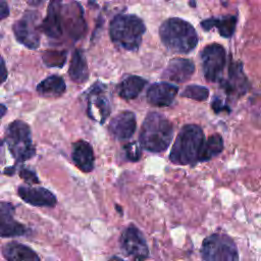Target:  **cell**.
I'll use <instances>...</instances> for the list:
<instances>
[{"label":"cell","instance_id":"8","mask_svg":"<svg viewBox=\"0 0 261 261\" xmlns=\"http://www.w3.org/2000/svg\"><path fill=\"white\" fill-rule=\"evenodd\" d=\"M110 112V100L105 85L101 83L94 84L87 95L88 116L102 124L108 118Z\"/></svg>","mask_w":261,"mask_h":261},{"label":"cell","instance_id":"17","mask_svg":"<svg viewBox=\"0 0 261 261\" xmlns=\"http://www.w3.org/2000/svg\"><path fill=\"white\" fill-rule=\"evenodd\" d=\"M136 115L132 111H122L109 123V132L118 140L129 139L136 130Z\"/></svg>","mask_w":261,"mask_h":261},{"label":"cell","instance_id":"20","mask_svg":"<svg viewBox=\"0 0 261 261\" xmlns=\"http://www.w3.org/2000/svg\"><path fill=\"white\" fill-rule=\"evenodd\" d=\"M237 25V17L233 15H225L221 17H211L203 20L201 27L205 31H210L212 28H216L220 36L229 38L233 35Z\"/></svg>","mask_w":261,"mask_h":261},{"label":"cell","instance_id":"16","mask_svg":"<svg viewBox=\"0 0 261 261\" xmlns=\"http://www.w3.org/2000/svg\"><path fill=\"white\" fill-rule=\"evenodd\" d=\"M194 71L195 64L192 60L186 58H173L163 70L161 77L169 82L184 83L193 75Z\"/></svg>","mask_w":261,"mask_h":261},{"label":"cell","instance_id":"31","mask_svg":"<svg viewBox=\"0 0 261 261\" xmlns=\"http://www.w3.org/2000/svg\"><path fill=\"white\" fill-rule=\"evenodd\" d=\"M6 111H7L6 106H5L4 104H0V119L4 116V114L6 113Z\"/></svg>","mask_w":261,"mask_h":261},{"label":"cell","instance_id":"2","mask_svg":"<svg viewBox=\"0 0 261 261\" xmlns=\"http://www.w3.org/2000/svg\"><path fill=\"white\" fill-rule=\"evenodd\" d=\"M172 138V123L161 113H148L143 121L139 136L142 147L149 152L159 153L166 150Z\"/></svg>","mask_w":261,"mask_h":261},{"label":"cell","instance_id":"32","mask_svg":"<svg viewBox=\"0 0 261 261\" xmlns=\"http://www.w3.org/2000/svg\"><path fill=\"white\" fill-rule=\"evenodd\" d=\"M109 261H125V260H123V259H122V258H120V257L113 256V257H111V258L109 259Z\"/></svg>","mask_w":261,"mask_h":261},{"label":"cell","instance_id":"7","mask_svg":"<svg viewBox=\"0 0 261 261\" xmlns=\"http://www.w3.org/2000/svg\"><path fill=\"white\" fill-rule=\"evenodd\" d=\"M203 73L210 83L220 82L226 62L225 50L220 44H210L200 53Z\"/></svg>","mask_w":261,"mask_h":261},{"label":"cell","instance_id":"14","mask_svg":"<svg viewBox=\"0 0 261 261\" xmlns=\"http://www.w3.org/2000/svg\"><path fill=\"white\" fill-rule=\"evenodd\" d=\"M18 196L27 203L38 207H54L57 203L55 196L43 187L20 186L17 189Z\"/></svg>","mask_w":261,"mask_h":261},{"label":"cell","instance_id":"15","mask_svg":"<svg viewBox=\"0 0 261 261\" xmlns=\"http://www.w3.org/2000/svg\"><path fill=\"white\" fill-rule=\"evenodd\" d=\"M40 30L49 38L57 39L62 35V12L61 2L52 1L49 3L47 14L40 24Z\"/></svg>","mask_w":261,"mask_h":261},{"label":"cell","instance_id":"33","mask_svg":"<svg viewBox=\"0 0 261 261\" xmlns=\"http://www.w3.org/2000/svg\"><path fill=\"white\" fill-rule=\"evenodd\" d=\"M116 210H117V211H119V213H120V214L122 213V212H121V208H120L119 206H117V205H116Z\"/></svg>","mask_w":261,"mask_h":261},{"label":"cell","instance_id":"3","mask_svg":"<svg viewBox=\"0 0 261 261\" xmlns=\"http://www.w3.org/2000/svg\"><path fill=\"white\" fill-rule=\"evenodd\" d=\"M205 142L204 133L197 124H186L179 130L170 151L169 159L174 164L188 165L199 162Z\"/></svg>","mask_w":261,"mask_h":261},{"label":"cell","instance_id":"29","mask_svg":"<svg viewBox=\"0 0 261 261\" xmlns=\"http://www.w3.org/2000/svg\"><path fill=\"white\" fill-rule=\"evenodd\" d=\"M6 79H7V69H6L4 60L0 55V85L3 84Z\"/></svg>","mask_w":261,"mask_h":261},{"label":"cell","instance_id":"28","mask_svg":"<svg viewBox=\"0 0 261 261\" xmlns=\"http://www.w3.org/2000/svg\"><path fill=\"white\" fill-rule=\"evenodd\" d=\"M19 176L22 179H24L27 182H30V184H38L39 182L38 176L36 175L35 171H33L31 169H28V168L21 169L20 172H19Z\"/></svg>","mask_w":261,"mask_h":261},{"label":"cell","instance_id":"24","mask_svg":"<svg viewBox=\"0 0 261 261\" xmlns=\"http://www.w3.org/2000/svg\"><path fill=\"white\" fill-rule=\"evenodd\" d=\"M223 150V140L220 135L214 134L210 136L203 144L199 161L205 162L210 160L211 158L217 156Z\"/></svg>","mask_w":261,"mask_h":261},{"label":"cell","instance_id":"23","mask_svg":"<svg viewBox=\"0 0 261 261\" xmlns=\"http://www.w3.org/2000/svg\"><path fill=\"white\" fill-rule=\"evenodd\" d=\"M68 74L71 81L77 84L85 83L89 77V69L83 51L76 49L71 57Z\"/></svg>","mask_w":261,"mask_h":261},{"label":"cell","instance_id":"5","mask_svg":"<svg viewBox=\"0 0 261 261\" xmlns=\"http://www.w3.org/2000/svg\"><path fill=\"white\" fill-rule=\"evenodd\" d=\"M8 149L16 162L20 163L35 155V147L29 125L21 120L12 121L6 132Z\"/></svg>","mask_w":261,"mask_h":261},{"label":"cell","instance_id":"4","mask_svg":"<svg viewBox=\"0 0 261 261\" xmlns=\"http://www.w3.org/2000/svg\"><path fill=\"white\" fill-rule=\"evenodd\" d=\"M146 31L143 20L134 14H119L112 18L109 35L114 44L128 50H138Z\"/></svg>","mask_w":261,"mask_h":261},{"label":"cell","instance_id":"18","mask_svg":"<svg viewBox=\"0 0 261 261\" xmlns=\"http://www.w3.org/2000/svg\"><path fill=\"white\" fill-rule=\"evenodd\" d=\"M72 160L77 168L84 172H90L94 168V152L92 146L83 140L76 141L72 145Z\"/></svg>","mask_w":261,"mask_h":261},{"label":"cell","instance_id":"10","mask_svg":"<svg viewBox=\"0 0 261 261\" xmlns=\"http://www.w3.org/2000/svg\"><path fill=\"white\" fill-rule=\"evenodd\" d=\"M120 246L127 255L138 260H144L149 256L146 240L141 230L134 225H129L121 233Z\"/></svg>","mask_w":261,"mask_h":261},{"label":"cell","instance_id":"11","mask_svg":"<svg viewBox=\"0 0 261 261\" xmlns=\"http://www.w3.org/2000/svg\"><path fill=\"white\" fill-rule=\"evenodd\" d=\"M220 83L223 91L228 97H241L249 88L248 80L243 71L242 64L232 60H230L229 64L228 77L226 80H221Z\"/></svg>","mask_w":261,"mask_h":261},{"label":"cell","instance_id":"21","mask_svg":"<svg viewBox=\"0 0 261 261\" xmlns=\"http://www.w3.org/2000/svg\"><path fill=\"white\" fill-rule=\"evenodd\" d=\"M66 90L64 80L56 74L50 75L43 80L37 86V92L46 98L60 97Z\"/></svg>","mask_w":261,"mask_h":261},{"label":"cell","instance_id":"30","mask_svg":"<svg viewBox=\"0 0 261 261\" xmlns=\"http://www.w3.org/2000/svg\"><path fill=\"white\" fill-rule=\"evenodd\" d=\"M9 14V7L6 2L0 1V20L6 18Z\"/></svg>","mask_w":261,"mask_h":261},{"label":"cell","instance_id":"1","mask_svg":"<svg viewBox=\"0 0 261 261\" xmlns=\"http://www.w3.org/2000/svg\"><path fill=\"white\" fill-rule=\"evenodd\" d=\"M159 36L167 50L173 53H189L198 44V35L194 27L179 17L164 20L159 28Z\"/></svg>","mask_w":261,"mask_h":261},{"label":"cell","instance_id":"22","mask_svg":"<svg viewBox=\"0 0 261 261\" xmlns=\"http://www.w3.org/2000/svg\"><path fill=\"white\" fill-rule=\"evenodd\" d=\"M146 84H147V81L141 76L128 75L124 80H122L120 84L117 86L118 95L122 99H126V100L135 99L142 92Z\"/></svg>","mask_w":261,"mask_h":261},{"label":"cell","instance_id":"25","mask_svg":"<svg viewBox=\"0 0 261 261\" xmlns=\"http://www.w3.org/2000/svg\"><path fill=\"white\" fill-rule=\"evenodd\" d=\"M180 95L182 97L194 99L197 101H205L209 96V90L203 86L190 85L185 88Z\"/></svg>","mask_w":261,"mask_h":261},{"label":"cell","instance_id":"26","mask_svg":"<svg viewBox=\"0 0 261 261\" xmlns=\"http://www.w3.org/2000/svg\"><path fill=\"white\" fill-rule=\"evenodd\" d=\"M66 60V51H46L43 54V61L50 67H62Z\"/></svg>","mask_w":261,"mask_h":261},{"label":"cell","instance_id":"19","mask_svg":"<svg viewBox=\"0 0 261 261\" xmlns=\"http://www.w3.org/2000/svg\"><path fill=\"white\" fill-rule=\"evenodd\" d=\"M2 254L7 261H41L33 249L17 242L7 243L2 249Z\"/></svg>","mask_w":261,"mask_h":261},{"label":"cell","instance_id":"6","mask_svg":"<svg viewBox=\"0 0 261 261\" xmlns=\"http://www.w3.org/2000/svg\"><path fill=\"white\" fill-rule=\"evenodd\" d=\"M203 261H239L234 242L224 233H213L204 239L201 248Z\"/></svg>","mask_w":261,"mask_h":261},{"label":"cell","instance_id":"9","mask_svg":"<svg viewBox=\"0 0 261 261\" xmlns=\"http://www.w3.org/2000/svg\"><path fill=\"white\" fill-rule=\"evenodd\" d=\"M39 14L29 10L23 16L14 22L13 33L16 40L30 49H36L40 45V25L37 24Z\"/></svg>","mask_w":261,"mask_h":261},{"label":"cell","instance_id":"12","mask_svg":"<svg viewBox=\"0 0 261 261\" xmlns=\"http://www.w3.org/2000/svg\"><path fill=\"white\" fill-rule=\"evenodd\" d=\"M14 206L8 202H0V238L19 237L27 233V227L13 218Z\"/></svg>","mask_w":261,"mask_h":261},{"label":"cell","instance_id":"27","mask_svg":"<svg viewBox=\"0 0 261 261\" xmlns=\"http://www.w3.org/2000/svg\"><path fill=\"white\" fill-rule=\"evenodd\" d=\"M124 151H125V156L129 161L133 162H137L140 160L141 158V148L139 147L137 142H130L128 144H126L123 147Z\"/></svg>","mask_w":261,"mask_h":261},{"label":"cell","instance_id":"13","mask_svg":"<svg viewBox=\"0 0 261 261\" xmlns=\"http://www.w3.org/2000/svg\"><path fill=\"white\" fill-rule=\"evenodd\" d=\"M177 92L178 87L173 84L167 82L155 83L147 91V101L157 107L169 106L173 103Z\"/></svg>","mask_w":261,"mask_h":261}]
</instances>
